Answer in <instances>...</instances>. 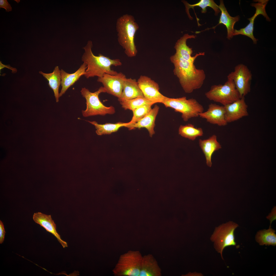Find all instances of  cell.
Returning a JSON list of instances; mask_svg holds the SVG:
<instances>
[{
	"label": "cell",
	"mask_w": 276,
	"mask_h": 276,
	"mask_svg": "<svg viewBox=\"0 0 276 276\" xmlns=\"http://www.w3.org/2000/svg\"><path fill=\"white\" fill-rule=\"evenodd\" d=\"M170 59L174 66V74L186 93H191L201 87L206 78L203 70L196 68L194 62L186 60L176 53Z\"/></svg>",
	"instance_id": "6da1fadb"
},
{
	"label": "cell",
	"mask_w": 276,
	"mask_h": 276,
	"mask_svg": "<svg viewBox=\"0 0 276 276\" xmlns=\"http://www.w3.org/2000/svg\"><path fill=\"white\" fill-rule=\"evenodd\" d=\"M93 44L89 41L83 48L85 50L82 57V60L87 65V68L84 75L87 78L97 76L102 77L105 74L112 75L117 74L118 73L112 70L111 65L116 66L122 65L120 60L118 59H111L101 54L95 55L92 51Z\"/></svg>",
	"instance_id": "7a4b0ae2"
},
{
	"label": "cell",
	"mask_w": 276,
	"mask_h": 276,
	"mask_svg": "<svg viewBox=\"0 0 276 276\" xmlns=\"http://www.w3.org/2000/svg\"><path fill=\"white\" fill-rule=\"evenodd\" d=\"M139 28L138 25L132 15L124 14L117 20L116 29L118 41L128 57H134L137 54V51L134 38L135 33Z\"/></svg>",
	"instance_id": "3957f363"
},
{
	"label": "cell",
	"mask_w": 276,
	"mask_h": 276,
	"mask_svg": "<svg viewBox=\"0 0 276 276\" xmlns=\"http://www.w3.org/2000/svg\"><path fill=\"white\" fill-rule=\"evenodd\" d=\"M166 107L174 109L176 112L181 113L185 121L192 118L199 116L203 112V106L195 99H187L186 97L176 98L166 97L162 103Z\"/></svg>",
	"instance_id": "277c9868"
},
{
	"label": "cell",
	"mask_w": 276,
	"mask_h": 276,
	"mask_svg": "<svg viewBox=\"0 0 276 276\" xmlns=\"http://www.w3.org/2000/svg\"><path fill=\"white\" fill-rule=\"evenodd\" d=\"M80 92L86 101V109L82 111L83 117L104 116L107 114H113L115 113V109L113 107L106 106L99 99V95L100 93H106V90L103 87H100L97 90L93 93L91 92L85 87L82 88Z\"/></svg>",
	"instance_id": "5b68a950"
},
{
	"label": "cell",
	"mask_w": 276,
	"mask_h": 276,
	"mask_svg": "<svg viewBox=\"0 0 276 276\" xmlns=\"http://www.w3.org/2000/svg\"><path fill=\"white\" fill-rule=\"evenodd\" d=\"M142 257L139 251L130 250L122 255L113 273L116 276H139Z\"/></svg>",
	"instance_id": "8992f818"
},
{
	"label": "cell",
	"mask_w": 276,
	"mask_h": 276,
	"mask_svg": "<svg viewBox=\"0 0 276 276\" xmlns=\"http://www.w3.org/2000/svg\"><path fill=\"white\" fill-rule=\"evenodd\" d=\"M210 100L221 103L223 106L231 103L241 98L233 80L227 79L223 85H214L205 93Z\"/></svg>",
	"instance_id": "52a82bcc"
},
{
	"label": "cell",
	"mask_w": 276,
	"mask_h": 276,
	"mask_svg": "<svg viewBox=\"0 0 276 276\" xmlns=\"http://www.w3.org/2000/svg\"><path fill=\"white\" fill-rule=\"evenodd\" d=\"M238 226L236 223L229 221L216 227L212 236L211 239L214 243L215 248L222 259V253L225 248L230 246L237 248L239 247L236 245L234 235L235 230Z\"/></svg>",
	"instance_id": "ba28073f"
},
{
	"label": "cell",
	"mask_w": 276,
	"mask_h": 276,
	"mask_svg": "<svg viewBox=\"0 0 276 276\" xmlns=\"http://www.w3.org/2000/svg\"><path fill=\"white\" fill-rule=\"evenodd\" d=\"M252 76L247 66L241 63L235 67L234 71L228 75L227 78L233 80L241 98L250 92Z\"/></svg>",
	"instance_id": "9c48e42d"
},
{
	"label": "cell",
	"mask_w": 276,
	"mask_h": 276,
	"mask_svg": "<svg viewBox=\"0 0 276 276\" xmlns=\"http://www.w3.org/2000/svg\"><path fill=\"white\" fill-rule=\"evenodd\" d=\"M137 82L144 97L154 102L162 103L167 97L159 92L158 84L150 77L141 75Z\"/></svg>",
	"instance_id": "30bf717a"
},
{
	"label": "cell",
	"mask_w": 276,
	"mask_h": 276,
	"mask_svg": "<svg viewBox=\"0 0 276 276\" xmlns=\"http://www.w3.org/2000/svg\"><path fill=\"white\" fill-rule=\"evenodd\" d=\"M126 78L121 72L115 75L105 74L98 77L97 81L101 83L106 93L119 98L122 93L124 81Z\"/></svg>",
	"instance_id": "8fae6325"
},
{
	"label": "cell",
	"mask_w": 276,
	"mask_h": 276,
	"mask_svg": "<svg viewBox=\"0 0 276 276\" xmlns=\"http://www.w3.org/2000/svg\"><path fill=\"white\" fill-rule=\"evenodd\" d=\"M257 3H252L251 5L256 9L255 13L250 18L248 19L250 21L249 24L244 28L237 30L235 29L233 36L241 34L246 36L252 39L254 44L257 43L258 39H256L253 33L254 21L256 18L259 15H262L266 18V20L270 21L271 19L268 16L265 10V7L269 1L268 0H255Z\"/></svg>",
	"instance_id": "7c38bea8"
},
{
	"label": "cell",
	"mask_w": 276,
	"mask_h": 276,
	"mask_svg": "<svg viewBox=\"0 0 276 276\" xmlns=\"http://www.w3.org/2000/svg\"><path fill=\"white\" fill-rule=\"evenodd\" d=\"M224 106L225 119L227 123L237 121L248 115V106L244 97Z\"/></svg>",
	"instance_id": "4fadbf2b"
},
{
	"label": "cell",
	"mask_w": 276,
	"mask_h": 276,
	"mask_svg": "<svg viewBox=\"0 0 276 276\" xmlns=\"http://www.w3.org/2000/svg\"><path fill=\"white\" fill-rule=\"evenodd\" d=\"M225 110L224 106L211 103L207 111L199 114V116L206 119L210 123L219 126H224L227 123L225 117Z\"/></svg>",
	"instance_id": "5bb4252c"
},
{
	"label": "cell",
	"mask_w": 276,
	"mask_h": 276,
	"mask_svg": "<svg viewBox=\"0 0 276 276\" xmlns=\"http://www.w3.org/2000/svg\"><path fill=\"white\" fill-rule=\"evenodd\" d=\"M33 219L35 223L54 235L63 248L67 247V243L61 239L60 235L57 232L56 225L52 219L51 215L38 212L34 214Z\"/></svg>",
	"instance_id": "9a60e30c"
},
{
	"label": "cell",
	"mask_w": 276,
	"mask_h": 276,
	"mask_svg": "<svg viewBox=\"0 0 276 276\" xmlns=\"http://www.w3.org/2000/svg\"><path fill=\"white\" fill-rule=\"evenodd\" d=\"M159 109V107L156 105L147 114L136 123L128 124L125 127L128 128L130 130L145 128L148 131L150 136L152 137L155 133L154 130L155 121Z\"/></svg>",
	"instance_id": "2e32d148"
},
{
	"label": "cell",
	"mask_w": 276,
	"mask_h": 276,
	"mask_svg": "<svg viewBox=\"0 0 276 276\" xmlns=\"http://www.w3.org/2000/svg\"><path fill=\"white\" fill-rule=\"evenodd\" d=\"M196 37V36L189 35L188 34H185L176 43L174 47L176 50L175 53L186 60L193 62L198 56L204 55L205 53L203 52L197 53L194 56L191 55L193 51L191 48L187 45L186 41L188 39L195 38Z\"/></svg>",
	"instance_id": "e0dca14e"
},
{
	"label": "cell",
	"mask_w": 276,
	"mask_h": 276,
	"mask_svg": "<svg viewBox=\"0 0 276 276\" xmlns=\"http://www.w3.org/2000/svg\"><path fill=\"white\" fill-rule=\"evenodd\" d=\"M87 68L86 64L83 63L75 72L70 74L63 69L60 70L62 88L59 93V97L65 93L68 89L76 82L83 75H84Z\"/></svg>",
	"instance_id": "ac0fdd59"
},
{
	"label": "cell",
	"mask_w": 276,
	"mask_h": 276,
	"mask_svg": "<svg viewBox=\"0 0 276 276\" xmlns=\"http://www.w3.org/2000/svg\"><path fill=\"white\" fill-rule=\"evenodd\" d=\"M143 97H144L143 94L136 79L126 78L124 82L121 95L118 98V101H119Z\"/></svg>",
	"instance_id": "d6986e66"
},
{
	"label": "cell",
	"mask_w": 276,
	"mask_h": 276,
	"mask_svg": "<svg viewBox=\"0 0 276 276\" xmlns=\"http://www.w3.org/2000/svg\"><path fill=\"white\" fill-rule=\"evenodd\" d=\"M218 8L221 11V14L218 24L212 28H207V29L212 28L214 29L218 25L222 24L225 26L227 29V38L229 39H230L233 36L234 25L236 22L239 21L240 17L239 15L234 17L231 16L228 12L223 0L220 1V4L218 6Z\"/></svg>",
	"instance_id": "ffe728a7"
},
{
	"label": "cell",
	"mask_w": 276,
	"mask_h": 276,
	"mask_svg": "<svg viewBox=\"0 0 276 276\" xmlns=\"http://www.w3.org/2000/svg\"><path fill=\"white\" fill-rule=\"evenodd\" d=\"M161 275V269L152 255L143 257L139 276H160Z\"/></svg>",
	"instance_id": "44dd1931"
},
{
	"label": "cell",
	"mask_w": 276,
	"mask_h": 276,
	"mask_svg": "<svg viewBox=\"0 0 276 276\" xmlns=\"http://www.w3.org/2000/svg\"><path fill=\"white\" fill-rule=\"evenodd\" d=\"M199 144L205 156L207 165L211 167L212 154L215 151L221 148V145L217 140L216 136L213 135L206 139H199Z\"/></svg>",
	"instance_id": "7402d4cb"
},
{
	"label": "cell",
	"mask_w": 276,
	"mask_h": 276,
	"mask_svg": "<svg viewBox=\"0 0 276 276\" xmlns=\"http://www.w3.org/2000/svg\"><path fill=\"white\" fill-rule=\"evenodd\" d=\"M48 82V85L53 90L56 102L59 101V89L61 84V71L59 67L55 66L53 72L50 73H45L41 71L39 72Z\"/></svg>",
	"instance_id": "603a6c76"
},
{
	"label": "cell",
	"mask_w": 276,
	"mask_h": 276,
	"mask_svg": "<svg viewBox=\"0 0 276 276\" xmlns=\"http://www.w3.org/2000/svg\"><path fill=\"white\" fill-rule=\"evenodd\" d=\"M275 231L271 227L268 229H263L258 231L255 235L256 241L260 245H276V235Z\"/></svg>",
	"instance_id": "cb8c5ba5"
},
{
	"label": "cell",
	"mask_w": 276,
	"mask_h": 276,
	"mask_svg": "<svg viewBox=\"0 0 276 276\" xmlns=\"http://www.w3.org/2000/svg\"><path fill=\"white\" fill-rule=\"evenodd\" d=\"M89 122L94 126L96 129V133L97 134H110L117 131L119 129L122 127H125L129 124V123L118 122L115 123H107L103 124H98L95 121H90Z\"/></svg>",
	"instance_id": "d4e9b609"
},
{
	"label": "cell",
	"mask_w": 276,
	"mask_h": 276,
	"mask_svg": "<svg viewBox=\"0 0 276 276\" xmlns=\"http://www.w3.org/2000/svg\"><path fill=\"white\" fill-rule=\"evenodd\" d=\"M178 133L182 137L193 141L197 137L203 136V134L202 128H195L194 125L191 124L180 125L179 128Z\"/></svg>",
	"instance_id": "484cf974"
},
{
	"label": "cell",
	"mask_w": 276,
	"mask_h": 276,
	"mask_svg": "<svg viewBox=\"0 0 276 276\" xmlns=\"http://www.w3.org/2000/svg\"><path fill=\"white\" fill-rule=\"evenodd\" d=\"M182 2L185 5L186 12L189 18L191 19H192V18L189 14V9L191 8L194 9V7L195 6H198L200 7L202 9V13H206V8L208 7L211 8L214 10L215 15H217L220 11L219 8L218 6L213 0H201L198 3L192 5L189 4L185 1H183Z\"/></svg>",
	"instance_id": "4316f807"
},
{
	"label": "cell",
	"mask_w": 276,
	"mask_h": 276,
	"mask_svg": "<svg viewBox=\"0 0 276 276\" xmlns=\"http://www.w3.org/2000/svg\"><path fill=\"white\" fill-rule=\"evenodd\" d=\"M119 102L122 107L124 109H129L132 111L141 106L147 105H153L155 103L144 97L123 100L120 101Z\"/></svg>",
	"instance_id": "83f0119b"
},
{
	"label": "cell",
	"mask_w": 276,
	"mask_h": 276,
	"mask_svg": "<svg viewBox=\"0 0 276 276\" xmlns=\"http://www.w3.org/2000/svg\"><path fill=\"white\" fill-rule=\"evenodd\" d=\"M152 105H145L141 106L132 111L133 116L129 124H134L147 114L151 110Z\"/></svg>",
	"instance_id": "f1b7e54d"
},
{
	"label": "cell",
	"mask_w": 276,
	"mask_h": 276,
	"mask_svg": "<svg viewBox=\"0 0 276 276\" xmlns=\"http://www.w3.org/2000/svg\"><path fill=\"white\" fill-rule=\"evenodd\" d=\"M0 7L5 9L8 12L12 11V7L7 0H0Z\"/></svg>",
	"instance_id": "f546056e"
},
{
	"label": "cell",
	"mask_w": 276,
	"mask_h": 276,
	"mask_svg": "<svg viewBox=\"0 0 276 276\" xmlns=\"http://www.w3.org/2000/svg\"><path fill=\"white\" fill-rule=\"evenodd\" d=\"M5 232L4 225L2 222L0 220V243H2L4 239Z\"/></svg>",
	"instance_id": "4dcf8cb0"
},
{
	"label": "cell",
	"mask_w": 276,
	"mask_h": 276,
	"mask_svg": "<svg viewBox=\"0 0 276 276\" xmlns=\"http://www.w3.org/2000/svg\"><path fill=\"white\" fill-rule=\"evenodd\" d=\"M267 218L270 221V225L269 227H271V225L272 222L276 220V207H274L272 209L271 212L267 217Z\"/></svg>",
	"instance_id": "1f68e13d"
},
{
	"label": "cell",
	"mask_w": 276,
	"mask_h": 276,
	"mask_svg": "<svg viewBox=\"0 0 276 276\" xmlns=\"http://www.w3.org/2000/svg\"><path fill=\"white\" fill-rule=\"evenodd\" d=\"M4 67H6L9 68L12 71V72L13 73H15L16 72L17 70L16 68H13L10 66L9 65H5L3 64L0 61V71Z\"/></svg>",
	"instance_id": "d6a6232c"
}]
</instances>
